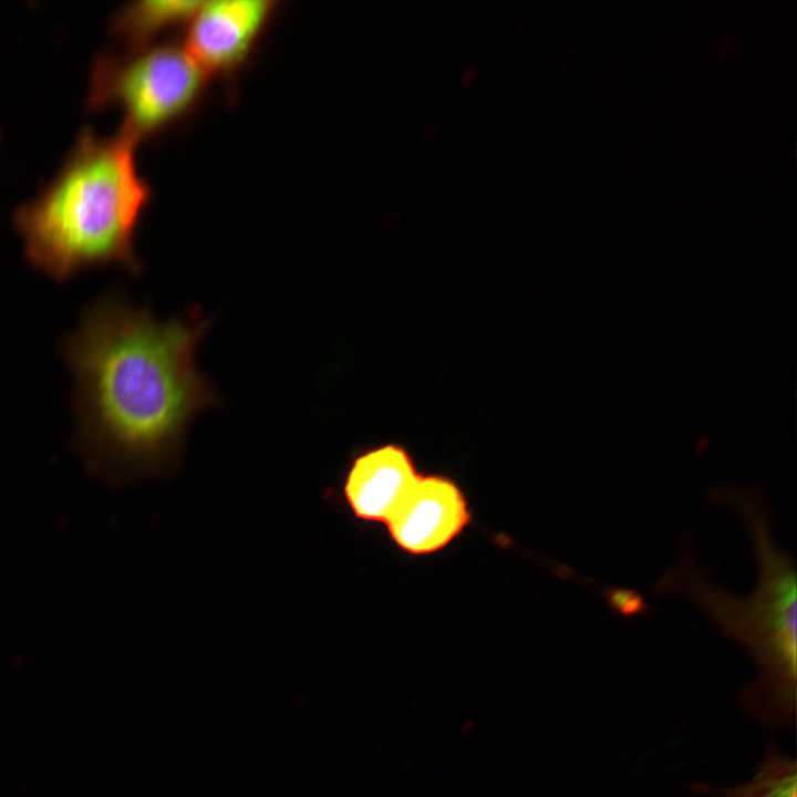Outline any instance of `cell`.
<instances>
[{
	"label": "cell",
	"instance_id": "277c9868",
	"mask_svg": "<svg viewBox=\"0 0 797 797\" xmlns=\"http://www.w3.org/2000/svg\"><path fill=\"white\" fill-rule=\"evenodd\" d=\"M209 82L183 44L103 52L92 65L86 107L90 112L120 108V130L139 143L190 117L203 104Z\"/></svg>",
	"mask_w": 797,
	"mask_h": 797
},
{
	"label": "cell",
	"instance_id": "8992f818",
	"mask_svg": "<svg viewBox=\"0 0 797 797\" xmlns=\"http://www.w3.org/2000/svg\"><path fill=\"white\" fill-rule=\"evenodd\" d=\"M468 511L458 488L439 477H418L386 524L392 538L413 553L448 544L465 526Z\"/></svg>",
	"mask_w": 797,
	"mask_h": 797
},
{
	"label": "cell",
	"instance_id": "7a4b0ae2",
	"mask_svg": "<svg viewBox=\"0 0 797 797\" xmlns=\"http://www.w3.org/2000/svg\"><path fill=\"white\" fill-rule=\"evenodd\" d=\"M711 504L724 505L741 518L757 565V581L748 596L718 586L711 567L695 555L694 534L677 539V558L650 588L656 597H681L697 605L715 627L739 644L759 669L744 686L742 700L757 718L787 725L796 703L797 582L794 557L774 534L772 515L759 487L732 484L707 489Z\"/></svg>",
	"mask_w": 797,
	"mask_h": 797
},
{
	"label": "cell",
	"instance_id": "ba28073f",
	"mask_svg": "<svg viewBox=\"0 0 797 797\" xmlns=\"http://www.w3.org/2000/svg\"><path fill=\"white\" fill-rule=\"evenodd\" d=\"M201 1L144 0L118 9L111 20L112 33L127 50H139L156 44L158 39L184 28Z\"/></svg>",
	"mask_w": 797,
	"mask_h": 797
},
{
	"label": "cell",
	"instance_id": "52a82bcc",
	"mask_svg": "<svg viewBox=\"0 0 797 797\" xmlns=\"http://www.w3.org/2000/svg\"><path fill=\"white\" fill-rule=\"evenodd\" d=\"M418 477L407 454L386 445L355 457L343 497L355 517L386 522Z\"/></svg>",
	"mask_w": 797,
	"mask_h": 797
},
{
	"label": "cell",
	"instance_id": "3957f363",
	"mask_svg": "<svg viewBox=\"0 0 797 797\" xmlns=\"http://www.w3.org/2000/svg\"><path fill=\"white\" fill-rule=\"evenodd\" d=\"M137 145L122 130L105 137L83 128L54 177L18 208L14 225L38 269L59 280L90 266L141 272L135 232L153 192Z\"/></svg>",
	"mask_w": 797,
	"mask_h": 797
},
{
	"label": "cell",
	"instance_id": "9c48e42d",
	"mask_svg": "<svg viewBox=\"0 0 797 797\" xmlns=\"http://www.w3.org/2000/svg\"><path fill=\"white\" fill-rule=\"evenodd\" d=\"M795 762L768 745L757 773L747 783L723 788L712 797H796Z\"/></svg>",
	"mask_w": 797,
	"mask_h": 797
},
{
	"label": "cell",
	"instance_id": "5b68a950",
	"mask_svg": "<svg viewBox=\"0 0 797 797\" xmlns=\"http://www.w3.org/2000/svg\"><path fill=\"white\" fill-rule=\"evenodd\" d=\"M279 6L275 0L201 1L182 44L210 80L234 90Z\"/></svg>",
	"mask_w": 797,
	"mask_h": 797
},
{
	"label": "cell",
	"instance_id": "6da1fadb",
	"mask_svg": "<svg viewBox=\"0 0 797 797\" xmlns=\"http://www.w3.org/2000/svg\"><path fill=\"white\" fill-rule=\"evenodd\" d=\"M210 325L198 307L159 321L115 294L86 311L64 353L76 383L79 445L97 477L118 486L176 468L192 422L218 402L196 363Z\"/></svg>",
	"mask_w": 797,
	"mask_h": 797
}]
</instances>
